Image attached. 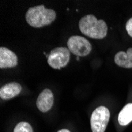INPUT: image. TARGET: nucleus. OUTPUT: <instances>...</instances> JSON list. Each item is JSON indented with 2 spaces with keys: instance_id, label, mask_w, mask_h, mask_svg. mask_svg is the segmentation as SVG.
I'll use <instances>...</instances> for the list:
<instances>
[{
  "instance_id": "nucleus-1",
  "label": "nucleus",
  "mask_w": 132,
  "mask_h": 132,
  "mask_svg": "<svg viewBox=\"0 0 132 132\" xmlns=\"http://www.w3.org/2000/svg\"><path fill=\"white\" fill-rule=\"evenodd\" d=\"M56 18V13L52 9H47L44 5L31 7L26 14L29 25L34 28H41L49 26Z\"/></svg>"
},
{
  "instance_id": "nucleus-2",
  "label": "nucleus",
  "mask_w": 132,
  "mask_h": 132,
  "mask_svg": "<svg viewBox=\"0 0 132 132\" xmlns=\"http://www.w3.org/2000/svg\"><path fill=\"white\" fill-rule=\"evenodd\" d=\"M81 32L93 39H104L107 35L108 27L103 20H97L94 15L89 14L84 16L79 21Z\"/></svg>"
},
{
  "instance_id": "nucleus-3",
  "label": "nucleus",
  "mask_w": 132,
  "mask_h": 132,
  "mask_svg": "<svg viewBox=\"0 0 132 132\" xmlns=\"http://www.w3.org/2000/svg\"><path fill=\"white\" fill-rule=\"evenodd\" d=\"M110 112L104 106L97 108L92 113L90 123L92 132H104L109 121Z\"/></svg>"
},
{
  "instance_id": "nucleus-4",
  "label": "nucleus",
  "mask_w": 132,
  "mask_h": 132,
  "mask_svg": "<svg viewBox=\"0 0 132 132\" xmlns=\"http://www.w3.org/2000/svg\"><path fill=\"white\" fill-rule=\"evenodd\" d=\"M68 49L71 53L78 57L88 55L92 50V46L89 40L80 36H72L67 41Z\"/></svg>"
},
{
  "instance_id": "nucleus-5",
  "label": "nucleus",
  "mask_w": 132,
  "mask_h": 132,
  "mask_svg": "<svg viewBox=\"0 0 132 132\" xmlns=\"http://www.w3.org/2000/svg\"><path fill=\"white\" fill-rule=\"evenodd\" d=\"M70 57V52L67 47H60L51 51L47 58V63L54 69H61L65 67Z\"/></svg>"
},
{
  "instance_id": "nucleus-6",
  "label": "nucleus",
  "mask_w": 132,
  "mask_h": 132,
  "mask_svg": "<svg viewBox=\"0 0 132 132\" xmlns=\"http://www.w3.org/2000/svg\"><path fill=\"white\" fill-rule=\"evenodd\" d=\"M54 103V96L52 92L48 89H44L39 95L37 100V106L38 109L42 112H48L53 105Z\"/></svg>"
},
{
  "instance_id": "nucleus-7",
  "label": "nucleus",
  "mask_w": 132,
  "mask_h": 132,
  "mask_svg": "<svg viewBox=\"0 0 132 132\" xmlns=\"http://www.w3.org/2000/svg\"><path fill=\"white\" fill-rule=\"evenodd\" d=\"M17 65L18 57L16 54L6 47H0V68H11Z\"/></svg>"
},
{
  "instance_id": "nucleus-8",
  "label": "nucleus",
  "mask_w": 132,
  "mask_h": 132,
  "mask_svg": "<svg viewBox=\"0 0 132 132\" xmlns=\"http://www.w3.org/2000/svg\"><path fill=\"white\" fill-rule=\"evenodd\" d=\"M21 86L18 82L7 83L0 89V97L3 100L12 99L21 93Z\"/></svg>"
},
{
  "instance_id": "nucleus-9",
  "label": "nucleus",
  "mask_w": 132,
  "mask_h": 132,
  "mask_svg": "<svg viewBox=\"0 0 132 132\" xmlns=\"http://www.w3.org/2000/svg\"><path fill=\"white\" fill-rule=\"evenodd\" d=\"M115 63L123 68H132V47L125 52H119L115 55Z\"/></svg>"
},
{
  "instance_id": "nucleus-10",
  "label": "nucleus",
  "mask_w": 132,
  "mask_h": 132,
  "mask_svg": "<svg viewBox=\"0 0 132 132\" xmlns=\"http://www.w3.org/2000/svg\"><path fill=\"white\" fill-rule=\"evenodd\" d=\"M132 121V104L129 103L126 104L123 109L120 111L118 116V122L119 123L125 126L129 124Z\"/></svg>"
},
{
  "instance_id": "nucleus-11",
  "label": "nucleus",
  "mask_w": 132,
  "mask_h": 132,
  "mask_svg": "<svg viewBox=\"0 0 132 132\" xmlns=\"http://www.w3.org/2000/svg\"><path fill=\"white\" fill-rule=\"evenodd\" d=\"M14 132H33L32 126L26 122H21L18 123Z\"/></svg>"
},
{
  "instance_id": "nucleus-12",
  "label": "nucleus",
  "mask_w": 132,
  "mask_h": 132,
  "mask_svg": "<svg viewBox=\"0 0 132 132\" xmlns=\"http://www.w3.org/2000/svg\"><path fill=\"white\" fill-rule=\"evenodd\" d=\"M126 30L130 37H132V18H130L126 24Z\"/></svg>"
},
{
  "instance_id": "nucleus-13",
  "label": "nucleus",
  "mask_w": 132,
  "mask_h": 132,
  "mask_svg": "<svg viewBox=\"0 0 132 132\" xmlns=\"http://www.w3.org/2000/svg\"><path fill=\"white\" fill-rule=\"evenodd\" d=\"M58 132H70V131L69 130H67V129H62L60 130H59Z\"/></svg>"
}]
</instances>
